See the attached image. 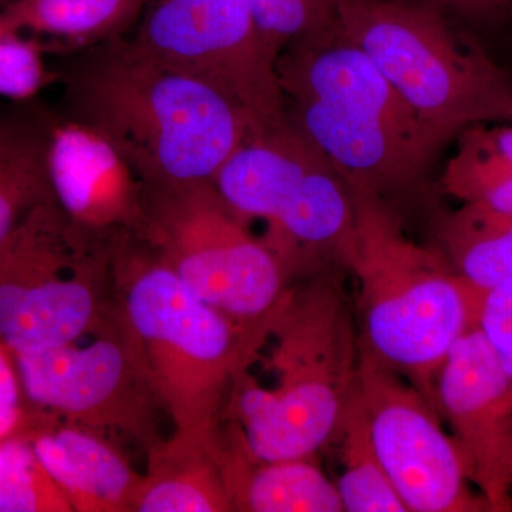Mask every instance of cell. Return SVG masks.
<instances>
[{
	"instance_id": "6da1fadb",
	"label": "cell",
	"mask_w": 512,
	"mask_h": 512,
	"mask_svg": "<svg viewBox=\"0 0 512 512\" xmlns=\"http://www.w3.org/2000/svg\"><path fill=\"white\" fill-rule=\"evenodd\" d=\"M56 111L106 137L144 180L212 181L256 128L220 90L146 52L133 36L52 53Z\"/></svg>"
},
{
	"instance_id": "ba28073f",
	"label": "cell",
	"mask_w": 512,
	"mask_h": 512,
	"mask_svg": "<svg viewBox=\"0 0 512 512\" xmlns=\"http://www.w3.org/2000/svg\"><path fill=\"white\" fill-rule=\"evenodd\" d=\"M111 239L40 205L0 244V340L13 356L60 348L92 329V276Z\"/></svg>"
},
{
	"instance_id": "277c9868",
	"label": "cell",
	"mask_w": 512,
	"mask_h": 512,
	"mask_svg": "<svg viewBox=\"0 0 512 512\" xmlns=\"http://www.w3.org/2000/svg\"><path fill=\"white\" fill-rule=\"evenodd\" d=\"M278 339L274 389L247 372L229 394L227 412L252 457H315L333 441L359 386L357 322L339 285L320 276L289 291L272 325Z\"/></svg>"
},
{
	"instance_id": "cb8c5ba5",
	"label": "cell",
	"mask_w": 512,
	"mask_h": 512,
	"mask_svg": "<svg viewBox=\"0 0 512 512\" xmlns=\"http://www.w3.org/2000/svg\"><path fill=\"white\" fill-rule=\"evenodd\" d=\"M477 328L512 379V284L483 293Z\"/></svg>"
},
{
	"instance_id": "52a82bcc",
	"label": "cell",
	"mask_w": 512,
	"mask_h": 512,
	"mask_svg": "<svg viewBox=\"0 0 512 512\" xmlns=\"http://www.w3.org/2000/svg\"><path fill=\"white\" fill-rule=\"evenodd\" d=\"M146 232L168 268L198 299L268 338L288 296V274L211 181L144 180Z\"/></svg>"
},
{
	"instance_id": "9a60e30c",
	"label": "cell",
	"mask_w": 512,
	"mask_h": 512,
	"mask_svg": "<svg viewBox=\"0 0 512 512\" xmlns=\"http://www.w3.org/2000/svg\"><path fill=\"white\" fill-rule=\"evenodd\" d=\"M56 119L37 99H0V244L30 211L57 204L49 170Z\"/></svg>"
},
{
	"instance_id": "5b68a950",
	"label": "cell",
	"mask_w": 512,
	"mask_h": 512,
	"mask_svg": "<svg viewBox=\"0 0 512 512\" xmlns=\"http://www.w3.org/2000/svg\"><path fill=\"white\" fill-rule=\"evenodd\" d=\"M136 237L113 239L114 255L128 268V335L175 433L218 441L232 387L266 338L198 299L148 239L136 248Z\"/></svg>"
},
{
	"instance_id": "3957f363",
	"label": "cell",
	"mask_w": 512,
	"mask_h": 512,
	"mask_svg": "<svg viewBox=\"0 0 512 512\" xmlns=\"http://www.w3.org/2000/svg\"><path fill=\"white\" fill-rule=\"evenodd\" d=\"M350 191L353 224L339 265L356 282L360 349L436 407L441 366L457 340L476 328L483 293L454 271L440 248L410 238L392 205L360 188Z\"/></svg>"
},
{
	"instance_id": "603a6c76",
	"label": "cell",
	"mask_w": 512,
	"mask_h": 512,
	"mask_svg": "<svg viewBox=\"0 0 512 512\" xmlns=\"http://www.w3.org/2000/svg\"><path fill=\"white\" fill-rule=\"evenodd\" d=\"M46 43L0 25V99H37L57 76Z\"/></svg>"
},
{
	"instance_id": "5bb4252c",
	"label": "cell",
	"mask_w": 512,
	"mask_h": 512,
	"mask_svg": "<svg viewBox=\"0 0 512 512\" xmlns=\"http://www.w3.org/2000/svg\"><path fill=\"white\" fill-rule=\"evenodd\" d=\"M30 443L73 511H134L143 476L90 431L79 427L43 431Z\"/></svg>"
},
{
	"instance_id": "ac0fdd59",
	"label": "cell",
	"mask_w": 512,
	"mask_h": 512,
	"mask_svg": "<svg viewBox=\"0 0 512 512\" xmlns=\"http://www.w3.org/2000/svg\"><path fill=\"white\" fill-rule=\"evenodd\" d=\"M148 0H18L0 10V25L66 52L126 36L136 28Z\"/></svg>"
},
{
	"instance_id": "e0dca14e",
	"label": "cell",
	"mask_w": 512,
	"mask_h": 512,
	"mask_svg": "<svg viewBox=\"0 0 512 512\" xmlns=\"http://www.w3.org/2000/svg\"><path fill=\"white\" fill-rule=\"evenodd\" d=\"M222 450L224 437L205 441L177 433L151 447L134 511H234L222 473Z\"/></svg>"
},
{
	"instance_id": "d6986e66",
	"label": "cell",
	"mask_w": 512,
	"mask_h": 512,
	"mask_svg": "<svg viewBox=\"0 0 512 512\" xmlns=\"http://www.w3.org/2000/svg\"><path fill=\"white\" fill-rule=\"evenodd\" d=\"M440 188L463 205L512 212V121L461 131Z\"/></svg>"
},
{
	"instance_id": "9c48e42d",
	"label": "cell",
	"mask_w": 512,
	"mask_h": 512,
	"mask_svg": "<svg viewBox=\"0 0 512 512\" xmlns=\"http://www.w3.org/2000/svg\"><path fill=\"white\" fill-rule=\"evenodd\" d=\"M134 40L151 56L220 90L259 123L284 120L276 59L249 0H148Z\"/></svg>"
},
{
	"instance_id": "44dd1931",
	"label": "cell",
	"mask_w": 512,
	"mask_h": 512,
	"mask_svg": "<svg viewBox=\"0 0 512 512\" xmlns=\"http://www.w3.org/2000/svg\"><path fill=\"white\" fill-rule=\"evenodd\" d=\"M333 440L340 446L342 474L335 484L345 511L409 512L377 456L357 390Z\"/></svg>"
},
{
	"instance_id": "7402d4cb",
	"label": "cell",
	"mask_w": 512,
	"mask_h": 512,
	"mask_svg": "<svg viewBox=\"0 0 512 512\" xmlns=\"http://www.w3.org/2000/svg\"><path fill=\"white\" fill-rule=\"evenodd\" d=\"M70 512L72 505L40 464L32 443H0V512Z\"/></svg>"
},
{
	"instance_id": "83f0119b",
	"label": "cell",
	"mask_w": 512,
	"mask_h": 512,
	"mask_svg": "<svg viewBox=\"0 0 512 512\" xmlns=\"http://www.w3.org/2000/svg\"><path fill=\"white\" fill-rule=\"evenodd\" d=\"M319 2L325 3L329 6H338V0H319Z\"/></svg>"
},
{
	"instance_id": "30bf717a",
	"label": "cell",
	"mask_w": 512,
	"mask_h": 512,
	"mask_svg": "<svg viewBox=\"0 0 512 512\" xmlns=\"http://www.w3.org/2000/svg\"><path fill=\"white\" fill-rule=\"evenodd\" d=\"M357 392L377 456L407 510L488 511L436 407L409 380L362 352Z\"/></svg>"
},
{
	"instance_id": "8fae6325",
	"label": "cell",
	"mask_w": 512,
	"mask_h": 512,
	"mask_svg": "<svg viewBox=\"0 0 512 512\" xmlns=\"http://www.w3.org/2000/svg\"><path fill=\"white\" fill-rule=\"evenodd\" d=\"M20 383L37 406L93 429H117L143 441L156 439L154 410L161 406L128 335L101 336L42 352L15 355Z\"/></svg>"
},
{
	"instance_id": "4316f807",
	"label": "cell",
	"mask_w": 512,
	"mask_h": 512,
	"mask_svg": "<svg viewBox=\"0 0 512 512\" xmlns=\"http://www.w3.org/2000/svg\"><path fill=\"white\" fill-rule=\"evenodd\" d=\"M15 2H18V0H0V10L8 8V6Z\"/></svg>"
},
{
	"instance_id": "ffe728a7",
	"label": "cell",
	"mask_w": 512,
	"mask_h": 512,
	"mask_svg": "<svg viewBox=\"0 0 512 512\" xmlns=\"http://www.w3.org/2000/svg\"><path fill=\"white\" fill-rule=\"evenodd\" d=\"M439 239L454 271L477 291L512 284V212L461 204L441 218Z\"/></svg>"
},
{
	"instance_id": "7c38bea8",
	"label": "cell",
	"mask_w": 512,
	"mask_h": 512,
	"mask_svg": "<svg viewBox=\"0 0 512 512\" xmlns=\"http://www.w3.org/2000/svg\"><path fill=\"white\" fill-rule=\"evenodd\" d=\"M434 394L468 481L488 511H512V379L477 326L451 348Z\"/></svg>"
},
{
	"instance_id": "484cf974",
	"label": "cell",
	"mask_w": 512,
	"mask_h": 512,
	"mask_svg": "<svg viewBox=\"0 0 512 512\" xmlns=\"http://www.w3.org/2000/svg\"><path fill=\"white\" fill-rule=\"evenodd\" d=\"M444 16L456 13L473 20H495L512 12V0H423Z\"/></svg>"
},
{
	"instance_id": "2e32d148",
	"label": "cell",
	"mask_w": 512,
	"mask_h": 512,
	"mask_svg": "<svg viewBox=\"0 0 512 512\" xmlns=\"http://www.w3.org/2000/svg\"><path fill=\"white\" fill-rule=\"evenodd\" d=\"M221 463L234 511L345 512L338 487L313 457L258 460L234 427Z\"/></svg>"
},
{
	"instance_id": "4fadbf2b",
	"label": "cell",
	"mask_w": 512,
	"mask_h": 512,
	"mask_svg": "<svg viewBox=\"0 0 512 512\" xmlns=\"http://www.w3.org/2000/svg\"><path fill=\"white\" fill-rule=\"evenodd\" d=\"M49 170L57 205L77 227L107 237L119 232L143 237L144 178L106 137L57 114Z\"/></svg>"
},
{
	"instance_id": "d4e9b609",
	"label": "cell",
	"mask_w": 512,
	"mask_h": 512,
	"mask_svg": "<svg viewBox=\"0 0 512 512\" xmlns=\"http://www.w3.org/2000/svg\"><path fill=\"white\" fill-rule=\"evenodd\" d=\"M0 340V443L15 436L22 421L18 373Z\"/></svg>"
},
{
	"instance_id": "8992f818",
	"label": "cell",
	"mask_w": 512,
	"mask_h": 512,
	"mask_svg": "<svg viewBox=\"0 0 512 512\" xmlns=\"http://www.w3.org/2000/svg\"><path fill=\"white\" fill-rule=\"evenodd\" d=\"M340 32L448 141L476 124L512 121V82L423 0H338Z\"/></svg>"
},
{
	"instance_id": "7a4b0ae2",
	"label": "cell",
	"mask_w": 512,
	"mask_h": 512,
	"mask_svg": "<svg viewBox=\"0 0 512 512\" xmlns=\"http://www.w3.org/2000/svg\"><path fill=\"white\" fill-rule=\"evenodd\" d=\"M276 70L285 119L323 151L350 187L396 211L423 197L450 141L421 119L339 25L286 47Z\"/></svg>"
}]
</instances>
